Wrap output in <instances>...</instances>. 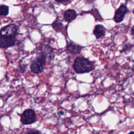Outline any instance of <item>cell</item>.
Listing matches in <instances>:
<instances>
[{
	"mask_svg": "<svg viewBox=\"0 0 134 134\" xmlns=\"http://www.w3.org/2000/svg\"><path fill=\"white\" fill-rule=\"evenodd\" d=\"M21 67H20V72H24L25 71V70H26V65H24V66H23L22 65L21 66Z\"/></svg>",
	"mask_w": 134,
	"mask_h": 134,
	"instance_id": "obj_15",
	"label": "cell"
},
{
	"mask_svg": "<svg viewBox=\"0 0 134 134\" xmlns=\"http://www.w3.org/2000/svg\"><path fill=\"white\" fill-rule=\"evenodd\" d=\"M131 33L132 34V35L134 37V25L132 26V27L131 28Z\"/></svg>",
	"mask_w": 134,
	"mask_h": 134,
	"instance_id": "obj_17",
	"label": "cell"
},
{
	"mask_svg": "<svg viewBox=\"0 0 134 134\" xmlns=\"http://www.w3.org/2000/svg\"><path fill=\"white\" fill-rule=\"evenodd\" d=\"M76 16V13L74 9H69L64 12L63 18L66 21L70 23L75 19Z\"/></svg>",
	"mask_w": 134,
	"mask_h": 134,
	"instance_id": "obj_9",
	"label": "cell"
},
{
	"mask_svg": "<svg viewBox=\"0 0 134 134\" xmlns=\"http://www.w3.org/2000/svg\"><path fill=\"white\" fill-rule=\"evenodd\" d=\"M17 39L15 37L1 36L0 37V47L2 48H8L14 46Z\"/></svg>",
	"mask_w": 134,
	"mask_h": 134,
	"instance_id": "obj_4",
	"label": "cell"
},
{
	"mask_svg": "<svg viewBox=\"0 0 134 134\" xmlns=\"http://www.w3.org/2000/svg\"><path fill=\"white\" fill-rule=\"evenodd\" d=\"M9 8L5 5H2L0 6V15L1 16H7L8 14Z\"/></svg>",
	"mask_w": 134,
	"mask_h": 134,
	"instance_id": "obj_12",
	"label": "cell"
},
{
	"mask_svg": "<svg viewBox=\"0 0 134 134\" xmlns=\"http://www.w3.org/2000/svg\"><path fill=\"white\" fill-rule=\"evenodd\" d=\"M132 47V46L131 44H126L124 46L123 49L121 50V52H125L128 50H130L131 49V48Z\"/></svg>",
	"mask_w": 134,
	"mask_h": 134,
	"instance_id": "obj_14",
	"label": "cell"
},
{
	"mask_svg": "<svg viewBox=\"0 0 134 134\" xmlns=\"http://www.w3.org/2000/svg\"><path fill=\"white\" fill-rule=\"evenodd\" d=\"M44 65L39 62L36 59L32 61L30 64V70L32 72L36 74L41 73L43 70Z\"/></svg>",
	"mask_w": 134,
	"mask_h": 134,
	"instance_id": "obj_6",
	"label": "cell"
},
{
	"mask_svg": "<svg viewBox=\"0 0 134 134\" xmlns=\"http://www.w3.org/2000/svg\"><path fill=\"white\" fill-rule=\"evenodd\" d=\"M73 68L75 72L79 74L88 73L94 69V63L84 58H77L74 60Z\"/></svg>",
	"mask_w": 134,
	"mask_h": 134,
	"instance_id": "obj_1",
	"label": "cell"
},
{
	"mask_svg": "<svg viewBox=\"0 0 134 134\" xmlns=\"http://www.w3.org/2000/svg\"><path fill=\"white\" fill-rule=\"evenodd\" d=\"M52 26L57 32H61L63 28V24L58 20H56L52 24Z\"/></svg>",
	"mask_w": 134,
	"mask_h": 134,
	"instance_id": "obj_11",
	"label": "cell"
},
{
	"mask_svg": "<svg viewBox=\"0 0 134 134\" xmlns=\"http://www.w3.org/2000/svg\"><path fill=\"white\" fill-rule=\"evenodd\" d=\"M41 53L46 57H48L51 59H53L54 58L53 49L48 45L44 44L41 46Z\"/></svg>",
	"mask_w": 134,
	"mask_h": 134,
	"instance_id": "obj_10",
	"label": "cell"
},
{
	"mask_svg": "<svg viewBox=\"0 0 134 134\" xmlns=\"http://www.w3.org/2000/svg\"><path fill=\"white\" fill-rule=\"evenodd\" d=\"M37 116L35 111L31 109H27L23 111L21 115L20 121L24 125H29L35 122Z\"/></svg>",
	"mask_w": 134,
	"mask_h": 134,
	"instance_id": "obj_2",
	"label": "cell"
},
{
	"mask_svg": "<svg viewBox=\"0 0 134 134\" xmlns=\"http://www.w3.org/2000/svg\"><path fill=\"white\" fill-rule=\"evenodd\" d=\"M18 27L15 24H10L2 27L1 29V35L4 36L16 37L18 34Z\"/></svg>",
	"mask_w": 134,
	"mask_h": 134,
	"instance_id": "obj_3",
	"label": "cell"
},
{
	"mask_svg": "<svg viewBox=\"0 0 134 134\" xmlns=\"http://www.w3.org/2000/svg\"><path fill=\"white\" fill-rule=\"evenodd\" d=\"M57 2H64V0H55Z\"/></svg>",
	"mask_w": 134,
	"mask_h": 134,
	"instance_id": "obj_18",
	"label": "cell"
},
{
	"mask_svg": "<svg viewBox=\"0 0 134 134\" xmlns=\"http://www.w3.org/2000/svg\"><path fill=\"white\" fill-rule=\"evenodd\" d=\"M41 133L40 131H37V130H32V131H28L26 133Z\"/></svg>",
	"mask_w": 134,
	"mask_h": 134,
	"instance_id": "obj_16",
	"label": "cell"
},
{
	"mask_svg": "<svg viewBox=\"0 0 134 134\" xmlns=\"http://www.w3.org/2000/svg\"><path fill=\"white\" fill-rule=\"evenodd\" d=\"M92 14L94 16V17L96 18V20H102V19L101 16L99 14L97 9H95V8L93 9L92 10Z\"/></svg>",
	"mask_w": 134,
	"mask_h": 134,
	"instance_id": "obj_13",
	"label": "cell"
},
{
	"mask_svg": "<svg viewBox=\"0 0 134 134\" xmlns=\"http://www.w3.org/2000/svg\"><path fill=\"white\" fill-rule=\"evenodd\" d=\"M66 48L72 54H79L81 52L83 47L74 43L72 41H70L67 43Z\"/></svg>",
	"mask_w": 134,
	"mask_h": 134,
	"instance_id": "obj_7",
	"label": "cell"
},
{
	"mask_svg": "<svg viewBox=\"0 0 134 134\" xmlns=\"http://www.w3.org/2000/svg\"><path fill=\"white\" fill-rule=\"evenodd\" d=\"M132 12H133V14H134V9H133V10H132Z\"/></svg>",
	"mask_w": 134,
	"mask_h": 134,
	"instance_id": "obj_19",
	"label": "cell"
},
{
	"mask_svg": "<svg viewBox=\"0 0 134 134\" xmlns=\"http://www.w3.org/2000/svg\"><path fill=\"white\" fill-rule=\"evenodd\" d=\"M127 11L128 10L126 6L124 5H121L115 12L114 18V20L116 23H120L122 21Z\"/></svg>",
	"mask_w": 134,
	"mask_h": 134,
	"instance_id": "obj_5",
	"label": "cell"
},
{
	"mask_svg": "<svg viewBox=\"0 0 134 134\" xmlns=\"http://www.w3.org/2000/svg\"><path fill=\"white\" fill-rule=\"evenodd\" d=\"M106 33L105 28L102 25H97L95 26L93 34L96 39H99L105 36Z\"/></svg>",
	"mask_w": 134,
	"mask_h": 134,
	"instance_id": "obj_8",
	"label": "cell"
},
{
	"mask_svg": "<svg viewBox=\"0 0 134 134\" xmlns=\"http://www.w3.org/2000/svg\"><path fill=\"white\" fill-rule=\"evenodd\" d=\"M68 1V0H64V2H66V1Z\"/></svg>",
	"mask_w": 134,
	"mask_h": 134,
	"instance_id": "obj_20",
	"label": "cell"
}]
</instances>
